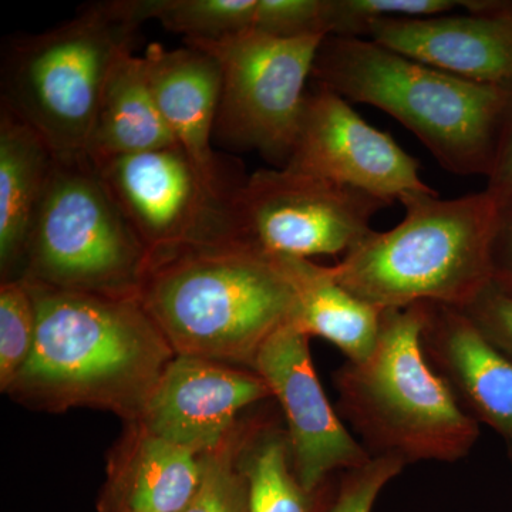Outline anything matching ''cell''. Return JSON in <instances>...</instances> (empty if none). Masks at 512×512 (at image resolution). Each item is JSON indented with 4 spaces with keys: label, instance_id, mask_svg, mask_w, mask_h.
<instances>
[{
    "label": "cell",
    "instance_id": "1",
    "mask_svg": "<svg viewBox=\"0 0 512 512\" xmlns=\"http://www.w3.org/2000/svg\"><path fill=\"white\" fill-rule=\"evenodd\" d=\"M25 281L36 306V340L8 393L42 409L97 407L140 421L175 356L140 299Z\"/></svg>",
    "mask_w": 512,
    "mask_h": 512
},
{
    "label": "cell",
    "instance_id": "2",
    "mask_svg": "<svg viewBox=\"0 0 512 512\" xmlns=\"http://www.w3.org/2000/svg\"><path fill=\"white\" fill-rule=\"evenodd\" d=\"M138 299L175 355L252 370L266 340L296 315L275 256L235 238L151 255Z\"/></svg>",
    "mask_w": 512,
    "mask_h": 512
},
{
    "label": "cell",
    "instance_id": "3",
    "mask_svg": "<svg viewBox=\"0 0 512 512\" xmlns=\"http://www.w3.org/2000/svg\"><path fill=\"white\" fill-rule=\"evenodd\" d=\"M312 79L349 103L390 114L450 173L490 174L512 92L461 79L356 37L326 36Z\"/></svg>",
    "mask_w": 512,
    "mask_h": 512
},
{
    "label": "cell",
    "instance_id": "4",
    "mask_svg": "<svg viewBox=\"0 0 512 512\" xmlns=\"http://www.w3.org/2000/svg\"><path fill=\"white\" fill-rule=\"evenodd\" d=\"M400 202L402 222L370 232L330 266L336 281L382 311L416 303L466 308L493 282L497 201L485 191L453 200L433 191Z\"/></svg>",
    "mask_w": 512,
    "mask_h": 512
},
{
    "label": "cell",
    "instance_id": "5",
    "mask_svg": "<svg viewBox=\"0 0 512 512\" xmlns=\"http://www.w3.org/2000/svg\"><path fill=\"white\" fill-rule=\"evenodd\" d=\"M427 313L429 303L384 309L372 355L336 373L340 412L372 457L454 463L480 436V423L427 359Z\"/></svg>",
    "mask_w": 512,
    "mask_h": 512
},
{
    "label": "cell",
    "instance_id": "6",
    "mask_svg": "<svg viewBox=\"0 0 512 512\" xmlns=\"http://www.w3.org/2000/svg\"><path fill=\"white\" fill-rule=\"evenodd\" d=\"M141 25L133 0H110L16 40L3 60L2 103L55 154L84 153L111 66L133 50Z\"/></svg>",
    "mask_w": 512,
    "mask_h": 512
},
{
    "label": "cell",
    "instance_id": "7",
    "mask_svg": "<svg viewBox=\"0 0 512 512\" xmlns=\"http://www.w3.org/2000/svg\"><path fill=\"white\" fill-rule=\"evenodd\" d=\"M150 259L93 161L84 153L56 154L22 278L63 291L138 298Z\"/></svg>",
    "mask_w": 512,
    "mask_h": 512
},
{
    "label": "cell",
    "instance_id": "8",
    "mask_svg": "<svg viewBox=\"0 0 512 512\" xmlns=\"http://www.w3.org/2000/svg\"><path fill=\"white\" fill-rule=\"evenodd\" d=\"M323 39H282L248 30L214 42H185L214 57L220 66L214 136L228 146L258 151L285 167Z\"/></svg>",
    "mask_w": 512,
    "mask_h": 512
},
{
    "label": "cell",
    "instance_id": "9",
    "mask_svg": "<svg viewBox=\"0 0 512 512\" xmlns=\"http://www.w3.org/2000/svg\"><path fill=\"white\" fill-rule=\"evenodd\" d=\"M386 207L366 192L312 175L259 170L229 198V231L268 255H346L373 231L370 222Z\"/></svg>",
    "mask_w": 512,
    "mask_h": 512
},
{
    "label": "cell",
    "instance_id": "10",
    "mask_svg": "<svg viewBox=\"0 0 512 512\" xmlns=\"http://www.w3.org/2000/svg\"><path fill=\"white\" fill-rule=\"evenodd\" d=\"M286 170L355 188L387 204L433 192L420 163L390 134L370 126L348 100L318 86L306 94Z\"/></svg>",
    "mask_w": 512,
    "mask_h": 512
},
{
    "label": "cell",
    "instance_id": "11",
    "mask_svg": "<svg viewBox=\"0 0 512 512\" xmlns=\"http://www.w3.org/2000/svg\"><path fill=\"white\" fill-rule=\"evenodd\" d=\"M150 254L231 238L228 204L178 146L94 164Z\"/></svg>",
    "mask_w": 512,
    "mask_h": 512
},
{
    "label": "cell",
    "instance_id": "12",
    "mask_svg": "<svg viewBox=\"0 0 512 512\" xmlns=\"http://www.w3.org/2000/svg\"><path fill=\"white\" fill-rule=\"evenodd\" d=\"M254 372L281 403L292 468L308 493H318L335 471L352 470L372 458L333 410L312 363L309 336L293 323L266 340Z\"/></svg>",
    "mask_w": 512,
    "mask_h": 512
},
{
    "label": "cell",
    "instance_id": "13",
    "mask_svg": "<svg viewBox=\"0 0 512 512\" xmlns=\"http://www.w3.org/2000/svg\"><path fill=\"white\" fill-rule=\"evenodd\" d=\"M271 396L256 372L175 355L138 423L148 433L201 456L234 433L242 410Z\"/></svg>",
    "mask_w": 512,
    "mask_h": 512
},
{
    "label": "cell",
    "instance_id": "14",
    "mask_svg": "<svg viewBox=\"0 0 512 512\" xmlns=\"http://www.w3.org/2000/svg\"><path fill=\"white\" fill-rule=\"evenodd\" d=\"M463 15L387 19L370 40L470 82L512 92V3L463 0Z\"/></svg>",
    "mask_w": 512,
    "mask_h": 512
},
{
    "label": "cell",
    "instance_id": "15",
    "mask_svg": "<svg viewBox=\"0 0 512 512\" xmlns=\"http://www.w3.org/2000/svg\"><path fill=\"white\" fill-rule=\"evenodd\" d=\"M143 60L154 100L175 144L214 197L228 204L245 178L227 177L212 148L221 94L217 60L197 47L165 49L157 43L147 47Z\"/></svg>",
    "mask_w": 512,
    "mask_h": 512
},
{
    "label": "cell",
    "instance_id": "16",
    "mask_svg": "<svg viewBox=\"0 0 512 512\" xmlns=\"http://www.w3.org/2000/svg\"><path fill=\"white\" fill-rule=\"evenodd\" d=\"M424 352L460 406L478 423L512 440V360L466 313L429 303Z\"/></svg>",
    "mask_w": 512,
    "mask_h": 512
},
{
    "label": "cell",
    "instance_id": "17",
    "mask_svg": "<svg viewBox=\"0 0 512 512\" xmlns=\"http://www.w3.org/2000/svg\"><path fill=\"white\" fill-rule=\"evenodd\" d=\"M56 154L35 128L0 104V266L3 281L25 269L26 248Z\"/></svg>",
    "mask_w": 512,
    "mask_h": 512
},
{
    "label": "cell",
    "instance_id": "18",
    "mask_svg": "<svg viewBox=\"0 0 512 512\" xmlns=\"http://www.w3.org/2000/svg\"><path fill=\"white\" fill-rule=\"evenodd\" d=\"M274 256V255H272ZM296 295L293 325L312 338L329 340L349 362L372 355L380 332L382 309L357 298L336 281L330 266L311 259L275 256Z\"/></svg>",
    "mask_w": 512,
    "mask_h": 512
},
{
    "label": "cell",
    "instance_id": "19",
    "mask_svg": "<svg viewBox=\"0 0 512 512\" xmlns=\"http://www.w3.org/2000/svg\"><path fill=\"white\" fill-rule=\"evenodd\" d=\"M177 146L158 110L143 57L121 53L111 66L84 154L94 164Z\"/></svg>",
    "mask_w": 512,
    "mask_h": 512
},
{
    "label": "cell",
    "instance_id": "20",
    "mask_svg": "<svg viewBox=\"0 0 512 512\" xmlns=\"http://www.w3.org/2000/svg\"><path fill=\"white\" fill-rule=\"evenodd\" d=\"M138 429L117 474L124 512H184L200 484V456Z\"/></svg>",
    "mask_w": 512,
    "mask_h": 512
},
{
    "label": "cell",
    "instance_id": "21",
    "mask_svg": "<svg viewBox=\"0 0 512 512\" xmlns=\"http://www.w3.org/2000/svg\"><path fill=\"white\" fill-rule=\"evenodd\" d=\"M242 467L249 484L248 512H312L316 494L299 483L282 431H262L244 448Z\"/></svg>",
    "mask_w": 512,
    "mask_h": 512
},
{
    "label": "cell",
    "instance_id": "22",
    "mask_svg": "<svg viewBox=\"0 0 512 512\" xmlns=\"http://www.w3.org/2000/svg\"><path fill=\"white\" fill-rule=\"evenodd\" d=\"M134 8L185 42H214L254 30L258 0H134Z\"/></svg>",
    "mask_w": 512,
    "mask_h": 512
},
{
    "label": "cell",
    "instance_id": "23",
    "mask_svg": "<svg viewBox=\"0 0 512 512\" xmlns=\"http://www.w3.org/2000/svg\"><path fill=\"white\" fill-rule=\"evenodd\" d=\"M232 433L220 447L201 454V478L184 512H248L249 484L242 467L244 446Z\"/></svg>",
    "mask_w": 512,
    "mask_h": 512
},
{
    "label": "cell",
    "instance_id": "24",
    "mask_svg": "<svg viewBox=\"0 0 512 512\" xmlns=\"http://www.w3.org/2000/svg\"><path fill=\"white\" fill-rule=\"evenodd\" d=\"M36 306L23 278L0 286V387L8 393L35 346Z\"/></svg>",
    "mask_w": 512,
    "mask_h": 512
},
{
    "label": "cell",
    "instance_id": "25",
    "mask_svg": "<svg viewBox=\"0 0 512 512\" xmlns=\"http://www.w3.org/2000/svg\"><path fill=\"white\" fill-rule=\"evenodd\" d=\"M463 8V0H328V36L369 35L373 23L444 15Z\"/></svg>",
    "mask_w": 512,
    "mask_h": 512
},
{
    "label": "cell",
    "instance_id": "26",
    "mask_svg": "<svg viewBox=\"0 0 512 512\" xmlns=\"http://www.w3.org/2000/svg\"><path fill=\"white\" fill-rule=\"evenodd\" d=\"M254 30L298 39L328 36V0H258Z\"/></svg>",
    "mask_w": 512,
    "mask_h": 512
},
{
    "label": "cell",
    "instance_id": "27",
    "mask_svg": "<svg viewBox=\"0 0 512 512\" xmlns=\"http://www.w3.org/2000/svg\"><path fill=\"white\" fill-rule=\"evenodd\" d=\"M406 466L392 457H372L363 466L345 471L325 512H372L380 491Z\"/></svg>",
    "mask_w": 512,
    "mask_h": 512
},
{
    "label": "cell",
    "instance_id": "28",
    "mask_svg": "<svg viewBox=\"0 0 512 512\" xmlns=\"http://www.w3.org/2000/svg\"><path fill=\"white\" fill-rule=\"evenodd\" d=\"M461 311L512 360V296L490 285Z\"/></svg>",
    "mask_w": 512,
    "mask_h": 512
},
{
    "label": "cell",
    "instance_id": "29",
    "mask_svg": "<svg viewBox=\"0 0 512 512\" xmlns=\"http://www.w3.org/2000/svg\"><path fill=\"white\" fill-rule=\"evenodd\" d=\"M497 218L491 245V285L505 295L512 296V195L498 201Z\"/></svg>",
    "mask_w": 512,
    "mask_h": 512
},
{
    "label": "cell",
    "instance_id": "30",
    "mask_svg": "<svg viewBox=\"0 0 512 512\" xmlns=\"http://www.w3.org/2000/svg\"><path fill=\"white\" fill-rule=\"evenodd\" d=\"M490 183L487 194L495 201H503L512 195V104L505 117L500 140H498L497 153H495L493 168H491Z\"/></svg>",
    "mask_w": 512,
    "mask_h": 512
},
{
    "label": "cell",
    "instance_id": "31",
    "mask_svg": "<svg viewBox=\"0 0 512 512\" xmlns=\"http://www.w3.org/2000/svg\"><path fill=\"white\" fill-rule=\"evenodd\" d=\"M510 450H511V460H512V440L510 441Z\"/></svg>",
    "mask_w": 512,
    "mask_h": 512
}]
</instances>
